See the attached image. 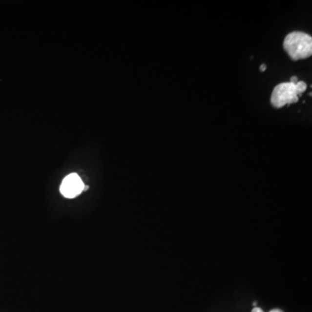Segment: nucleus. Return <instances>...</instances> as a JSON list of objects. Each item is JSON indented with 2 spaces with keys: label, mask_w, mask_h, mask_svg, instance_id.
Segmentation results:
<instances>
[{
  "label": "nucleus",
  "mask_w": 312,
  "mask_h": 312,
  "mask_svg": "<svg viewBox=\"0 0 312 312\" xmlns=\"http://www.w3.org/2000/svg\"><path fill=\"white\" fill-rule=\"evenodd\" d=\"M259 69H260L261 71H265V70H266V64H262V65L260 66V68H259Z\"/></svg>",
  "instance_id": "6"
},
{
  "label": "nucleus",
  "mask_w": 312,
  "mask_h": 312,
  "mask_svg": "<svg viewBox=\"0 0 312 312\" xmlns=\"http://www.w3.org/2000/svg\"><path fill=\"white\" fill-rule=\"evenodd\" d=\"M291 83H297V82H298V80H297V77H291Z\"/></svg>",
  "instance_id": "5"
},
{
  "label": "nucleus",
  "mask_w": 312,
  "mask_h": 312,
  "mask_svg": "<svg viewBox=\"0 0 312 312\" xmlns=\"http://www.w3.org/2000/svg\"><path fill=\"white\" fill-rule=\"evenodd\" d=\"M251 312H264L262 309L258 308V307H255V308L252 309V311ZM270 312H284L281 310H279V309H273V310H271Z\"/></svg>",
  "instance_id": "4"
},
{
  "label": "nucleus",
  "mask_w": 312,
  "mask_h": 312,
  "mask_svg": "<svg viewBox=\"0 0 312 312\" xmlns=\"http://www.w3.org/2000/svg\"><path fill=\"white\" fill-rule=\"evenodd\" d=\"M84 183L77 173H70L67 175L60 186V192L68 199H73L83 192Z\"/></svg>",
  "instance_id": "3"
},
{
  "label": "nucleus",
  "mask_w": 312,
  "mask_h": 312,
  "mask_svg": "<svg viewBox=\"0 0 312 312\" xmlns=\"http://www.w3.org/2000/svg\"><path fill=\"white\" fill-rule=\"evenodd\" d=\"M284 49L294 61L310 58L312 54V36L302 31L291 32L284 40Z\"/></svg>",
  "instance_id": "1"
},
{
  "label": "nucleus",
  "mask_w": 312,
  "mask_h": 312,
  "mask_svg": "<svg viewBox=\"0 0 312 312\" xmlns=\"http://www.w3.org/2000/svg\"><path fill=\"white\" fill-rule=\"evenodd\" d=\"M306 89L307 84L305 82L298 81L297 83L291 82L282 83L274 88L270 103L277 108H282L287 104H296Z\"/></svg>",
  "instance_id": "2"
}]
</instances>
